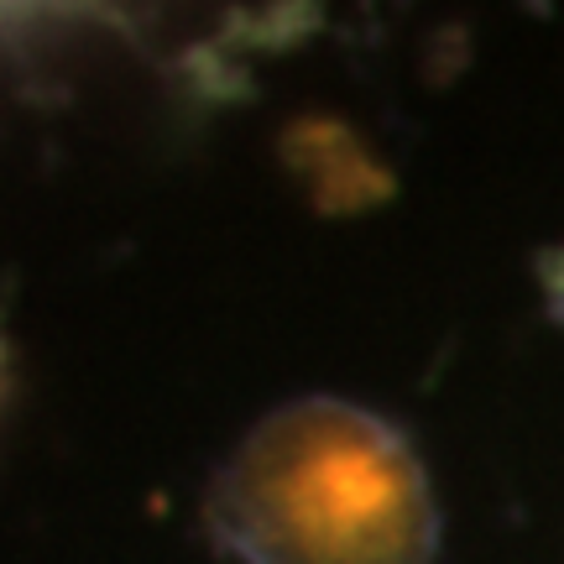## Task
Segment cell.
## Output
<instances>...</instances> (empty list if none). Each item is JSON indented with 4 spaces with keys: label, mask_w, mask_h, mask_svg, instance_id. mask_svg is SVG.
I'll use <instances>...</instances> for the list:
<instances>
[{
    "label": "cell",
    "mask_w": 564,
    "mask_h": 564,
    "mask_svg": "<svg viewBox=\"0 0 564 564\" xmlns=\"http://www.w3.org/2000/svg\"><path fill=\"white\" fill-rule=\"evenodd\" d=\"M215 523L246 564H429L440 544L413 444L340 398L257 423L215 486Z\"/></svg>",
    "instance_id": "cell-1"
}]
</instances>
